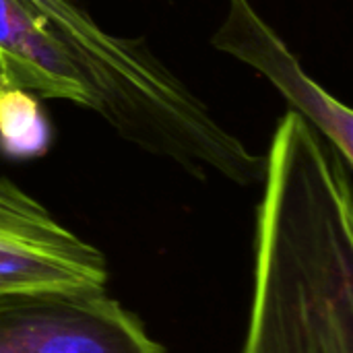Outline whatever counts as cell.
Masks as SVG:
<instances>
[{
  "instance_id": "7a4b0ae2",
  "label": "cell",
  "mask_w": 353,
  "mask_h": 353,
  "mask_svg": "<svg viewBox=\"0 0 353 353\" xmlns=\"http://www.w3.org/2000/svg\"><path fill=\"white\" fill-rule=\"evenodd\" d=\"M103 252L0 176V302L29 294L108 290Z\"/></svg>"
},
{
  "instance_id": "3957f363",
  "label": "cell",
  "mask_w": 353,
  "mask_h": 353,
  "mask_svg": "<svg viewBox=\"0 0 353 353\" xmlns=\"http://www.w3.org/2000/svg\"><path fill=\"white\" fill-rule=\"evenodd\" d=\"M0 353H165L105 292L29 294L0 302Z\"/></svg>"
},
{
  "instance_id": "277c9868",
  "label": "cell",
  "mask_w": 353,
  "mask_h": 353,
  "mask_svg": "<svg viewBox=\"0 0 353 353\" xmlns=\"http://www.w3.org/2000/svg\"><path fill=\"white\" fill-rule=\"evenodd\" d=\"M213 46L256 68L275 89L325 137L329 147L350 168L353 161V114L306 74L281 35L259 14L250 0H228V10L213 33Z\"/></svg>"
},
{
  "instance_id": "6da1fadb",
  "label": "cell",
  "mask_w": 353,
  "mask_h": 353,
  "mask_svg": "<svg viewBox=\"0 0 353 353\" xmlns=\"http://www.w3.org/2000/svg\"><path fill=\"white\" fill-rule=\"evenodd\" d=\"M347 165L290 110L265 157L254 281L240 353H353Z\"/></svg>"
},
{
  "instance_id": "5b68a950",
  "label": "cell",
  "mask_w": 353,
  "mask_h": 353,
  "mask_svg": "<svg viewBox=\"0 0 353 353\" xmlns=\"http://www.w3.org/2000/svg\"><path fill=\"white\" fill-rule=\"evenodd\" d=\"M48 126L35 95L0 87V143L14 157H31L46 149Z\"/></svg>"
}]
</instances>
